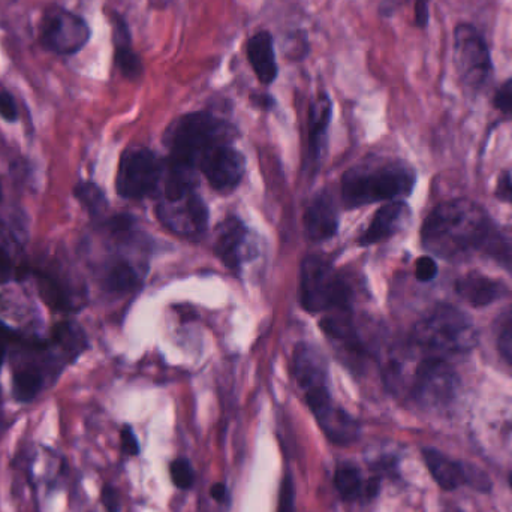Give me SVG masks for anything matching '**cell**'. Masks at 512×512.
Instances as JSON below:
<instances>
[{"label": "cell", "mask_w": 512, "mask_h": 512, "mask_svg": "<svg viewBox=\"0 0 512 512\" xmlns=\"http://www.w3.org/2000/svg\"><path fill=\"white\" fill-rule=\"evenodd\" d=\"M430 2L432 0H412L414 3V26L417 29H427L430 21Z\"/></svg>", "instance_id": "8d00e7d4"}, {"label": "cell", "mask_w": 512, "mask_h": 512, "mask_svg": "<svg viewBox=\"0 0 512 512\" xmlns=\"http://www.w3.org/2000/svg\"><path fill=\"white\" fill-rule=\"evenodd\" d=\"M508 484H510L512 490V471L510 472V477H508Z\"/></svg>", "instance_id": "f6af8a7d"}, {"label": "cell", "mask_w": 512, "mask_h": 512, "mask_svg": "<svg viewBox=\"0 0 512 512\" xmlns=\"http://www.w3.org/2000/svg\"><path fill=\"white\" fill-rule=\"evenodd\" d=\"M493 105L504 116L512 117V78L505 80L496 90Z\"/></svg>", "instance_id": "d6a6232c"}, {"label": "cell", "mask_w": 512, "mask_h": 512, "mask_svg": "<svg viewBox=\"0 0 512 512\" xmlns=\"http://www.w3.org/2000/svg\"><path fill=\"white\" fill-rule=\"evenodd\" d=\"M170 477L174 486L180 490H191L197 481V474L195 469L192 468L191 462L185 457L173 460L170 463Z\"/></svg>", "instance_id": "f1b7e54d"}, {"label": "cell", "mask_w": 512, "mask_h": 512, "mask_svg": "<svg viewBox=\"0 0 512 512\" xmlns=\"http://www.w3.org/2000/svg\"><path fill=\"white\" fill-rule=\"evenodd\" d=\"M457 295L474 307L489 306L504 295V285L483 274H466L456 282Z\"/></svg>", "instance_id": "7402d4cb"}, {"label": "cell", "mask_w": 512, "mask_h": 512, "mask_svg": "<svg viewBox=\"0 0 512 512\" xmlns=\"http://www.w3.org/2000/svg\"><path fill=\"white\" fill-rule=\"evenodd\" d=\"M351 288L336 268L318 256H309L301 265V304L307 312L351 310Z\"/></svg>", "instance_id": "52a82bcc"}, {"label": "cell", "mask_w": 512, "mask_h": 512, "mask_svg": "<svg viewBox=\"0 0 512 512\" xmlns=\"http://www.w3.org/2000/svg\"><path fill=\"white\" fill-rule=\"evenodd\" d=\"M12 333L2 321H0V369H2L3 361H5L6 352L11 345Z\"/></svg>", "instance_id": "b9f144b4"}, {"label": "cell", "mask_w": 512, "mask_h": 512, "mask_svg": "<svg viewBox=\"0 0 512 512\" xmlns=\"http://www.w3.org/2000/svg\"><path fill=\"white\" fill-rule=\"evenodd\" d=\"M498 346L502 357L512 367V312L502 319L498 334Z\"/></svg>", "instance_id": "4dcf8cb0"}, {"label": "cell", "mask_w": 512, "mask_h": 512, "mask_svg": "<svg viewBox=\"0 0 512 512\" xmlns=\"http://www.w3.org/2000/svg\"><path fill=\"white\" fill-rule=\"evenodd\" d=\"M415 180V171L403 162L358 165L343 176V201L346 206L357 209L379 201L408 197L414 189Z\"/></svg>", "instance_id": "5b68a950"}, {"label": "cell", "mask_w": 512, "mask_h": 512, "mask_svg": "<svg viewBox=\"0 0 512 512\" xmlns=\"http://www.w3.org/2000/svg\"><path fill=\"white\" fill-rule=\"evenodd\" d=\"M480 251L512 273V225L507 227L493 225Z\"/></svg>", "instance_id": "cb8c5ba5"}, {"label": "cell", "mask_w": 512, "mask_h": 512, "mask_svg": "<svg viewBox=\"0 0 512 512\" xmlns=\"http://www.w3.org/2000/svg\"><path fill=\"white\" fill-rule=\"evenodd\" d=\"M75 197L92 216L101 215L107 207L104 192L93 183H80L75 188Z\"/></svg>", "instance_id": "4316f807"}, {"label": "cell", "mask_w": 512, "mask_h": 512, "mask_svg": "<svg viewBox=\"0 0 512 512\" xmlns=\"http://www.w3.org/2000/svg\"><path fill=\"white\" fill-rule=\"evenodd\" d=\"M496 197L512 206V168L504 171L499 176L498 185H496Z\"/></svg>", "instance_id": "74e56055"}, {"label": "cell", "mask_w": 512, "mask_h": 512, "mask_svg": "<svg viewBox=\"0 0 512 512\" xmlns=\"http://www.w3.org/2000/svg\"><path fill=\"white\" fill-rule=\"evenodd\" d=\"M492 227V219L478 204L448 201L427 216L421 243L433 255L454 261L480 251Z\"/></svg>", "instance_id": "3957f363"}, {"label": "cell", "mask_w": 512, "mask_h": 512, "mask_svg": "<svg viewBox=\"0 0 512 512\" xmlns=\"http://www.w3.org/2000/svg\"><path fill=\"white\" fill-rule=\"evenodd\" d=\"M120 451L128 457L140 456V444H138L137 435L128 424L120 430Z\"/></svg>", "instance_id": "836d02e7"}, {"label": "cell", "mask_w": 512, "mask_h": 512, "mask_svg": "<svg viewBox=\"0 0 512 512\" xmlns=\"http://www.w3.org/2000/svg\"><path fill=\"white\" fill-rule=\"evenodd\" d=\"M0 116L6 122H15L18 117L17 104H15L11 93L2 86V83H0Z\"/></svg>", "instance_id": "d590c367"}, {"label": "cell", "mask_w": 512, "mask_h": 512, "mask_svg": "<svg viewBox=\"0 0 512 512\" xmlns=\"http://www.w3.org/2000/svg\"><path fill=\"white\" fill-rule=\"evenodd\" d=\"M216 254L230 270L237 271L248 256V230L239 218L225 219L218 228Z\"/></svg>", "instance_id": "ac0fdd59"}, {"label": "cell", "mask_w": 512, "mask_h": 512, "mask_svg": "<svg viewBox=\"0 0 512 512\" xmlns=\"http://www.w3.org/2000/svg\"><path fill=\"white\" fill-rule=\"evenodd\" d=\"M349 313L351 310H340L336 315L322 319L321 330L324 331L325 336L330 337L343 351H346V354L364 357L366 352H364L363 343L357 336Z\"/></svg>", "instance_id": "603a6c76"}, {"label": "cell", "mask_w": 512, "mask_h": 512, "mask_svg": "<svg viewBox=\"0 0 512 512\" xmlns=\"http://www.w3.org/2000/svg\"><path fill=\"white\" fill-rule=\"evenodd\" d=\"M176 2L177 0H147L150 8L155 9V11H167Z\"/></svg>", "instance_id": "ee69618b"}, {"label": "cell", "mask_w": 512, "mask_h": 512, "mask_svg": "<svg viewBox=\"0 0 512 512\" xmlns=\"http://www.w3.org/2000/svg\"><path fill=\"white\" fill-rule=\"evenodd\" d=\"M409 216V207L403 201H390L373 216L369 227L361 234L358 243L363 246L378 245L399 233Z\"/></svg>", "instance_id": "ffe728a7"}, {"label": "cell", "mask_w": 512, "mask_h": 512, "mask_svg": "<svg viewBox=\"0 0 512 512\" xmlns=\"http://www.w3.org/2000/svg\"><path fill=\"white\" fill-rule=\"evenodd\" d=\"M156 215L168 231L188 239L203 236L209 224V210L194 188L164 189Z\"/></svg>", "instance_id": "30bf717a"}, {"label": "cell", "mask_w": 512, "mask_h": 512, "mask_svg": "<svg viewBox=\"0 0 512 512\" xmlns=\"http://www.w3.org/2000/svg\"><path fill=\"white\" fill-rule=\"evenodd\" d=\"M438 276V264L432 256H421L415 267V277L420 282H432Z\"/></svg>", "instance_id": "e575fe53"}, {"label": "cell", "mask_w": 512, "mask_h": 512, "mask_svg": "<svg viewBox=\"0 0 512 512\" xmlns=\"http://www.w3.org/2000/svg\"><path fill=\"white\" fill-rule=\"evenodd\" d=\"M277 512H295V484L291 474H285L280 483Z\"/></svg>", "instance_id": "1f68e13d"}, {"label": "cell", "mask_w": 512, "mask_h": 512, "mask_svg": "<svg viewBox=\"0 0 512 512\" xmlns=\"http://www.w3.org/2000/svg\"><path fill=\"white\" fill-rule=\"evenodd\" d=\"M333 117V101L327 92H319L307 110V155L316 164L327 140L328 126Z\"/></svg>", "instance_id": "d6986e66"}, {"label": "cell", "mask_w": 512, "mask_h": 512, "mask_svg": "<svg viewBox=\"0 0 512 512\" xmlns=\"http://www.w3.org/2000/svg\"><path fill=\"white\" fill-rule=\"evenodd\" d=\"M303 224L307 237L313 242H324L336 236L339 218L330 195H318L310 203L304 213Z\"/></svg>", "instance_id": "44dd1931"}, {"label": "cell", "mask_w": 512, "mask_h": 512, "mask_svg": "<svg viewBox=\"0 0 512 512\" xmlns=\"http://www.w3.org/2000/svg\"><path fill=\"white\" fill-rule=\"evenodd\" d=\"M412 343L426 354L445 358L472 351L477 346L478 333L465 312L450 304H439L417 322Z\"/></svg>", "instance_id": "8992f818"}, {"label": "cell", "mask_w": 512, "mask_h": 512, "mask_svg": "<svg viewBox=\"0 0 512 512\" xmlns=\"http://www.w3.org/2000/svg\"><path fill=\"white\" fill-rule=\"evenodd\" d=\"M246 59L262 86L270 87L279 77L276 42L270 30H258L245 44Z\"/></svg>", "instance_id": "e0dca14e"}, {"label": "cell", "mask_w": 512, "mask_h": 512, "mask_svg": "<svg viewBox=\"0 0 512 512\" xmlns=\"http://www.w3.org/2000/svg\"><path fill=\"white\" fill-rule=\"evenodd\" d=\"M454 66L468 92L478 93L493 74L492 53L486 38L472 23H459L453 33Z\"/></svg>", "instance_id": "9c48e42d"}, {"label": "cell", "mask_w": 512, "mask_h": 512, "mask_svg": "<svg viewBox=\"0 0 512 512\" xmlns=\"http://www.w3.org/2000/svg\"><path fill=\"white\" fill-rule=\"evenodd\" d=\"M138 283H140V274L137 268L126 259H117L105 268L104 286L107 291H134Z\"/></svg>", "instance_id": "d4e9b609"}, {"label": "cell", "mask_w": 512, "mask_h": 512, "mask_svg": "<svg viewBox=\"0 0 512 512\" xmlns=\"http://www.w3.org/2000/svg\"><path fill=\"white\" fill-rule=\"evenodd\" d=\"M249 101L255 108L262 111H271L276 108L277 101L273 95L267 92H252L249 95Z\"/></svg>", "instance_id": "ab89813d"}, {"label": "cell", "mask_w": 512, "mask_h": 512, "mask_svg": "<svg viewBox=\"0 0 512 512\" xmlns=\"http://www.w3.org/2000/svg\"><path fill=\"white\" fill-rule=\"evenodd\" d=\"M198 170L216 191L230 192L239 186L245 176V156L233 144H225L207 153L201 159Z\"/></svg>", "instance_id": "5bb4252c"}, {"label": "cell", "mask_w": 512, "mask_h": 512, "mask_svg": "<svg viewBox=\"0 0 512 512\" xmlns=\"http://www.w3.org/2000/svg\"><path fill=\"white\" fill-rule=\"evenodd\" d=\"M292 375L303 390L307 408L331 444L348 447L360 436V426L352 415L334 403L328 388V367L312 345L301 343L292 358Z\"/></svg>", "instance_id": "7a4b0ae2"}, {"label": "cell", "mask_w": 512, "mask_h": 512, "mask_svg": "<svg viewBox=\"0 0 512 512\" xmlns=\"http://www.w3.org/2000/svg\"><path fill=\"white\" fill-rule=\"evenodd\" d=\"M460 381L447 358L424 355L415 367L409 396L426 409H444L456 400Z\"/></svg>", "instance_id": "ba28073f"}, {"label": "cell", "mask_w": 512, "mask_h": 512, "mask_svg": "<svg viewBox=\"0 0 512 512\" xmlns=\"http://www.w3.org/2000/svg\"><path fill=\"white\" fill-rule=\"evenodd\" d=\"M364 478L360 469L352 463H342L334 472V487L343 502L363 499Z\"/></svg>", "instance_id": "484cf974"}, {"label": "cell", "mask_w": 512, "mask_h": 512, "mask_svg": "<svg viewBox=\"0 0 512 512\" xmlns=\"http://www.w3.org/2000/svg\"><path fill=\"white\" fill-rule=\"evenodd\" d=\"M165 165L152 150L144 147L128 149L120 159L116 189L126 200H141L158 191Z\"/></svg>", "instance_id": "7c38bea8"}, {"label": "cell", "mask_w": 512, "mask_h": 512, "mask_svg": "<svg viewBox=\"0 0 512 512\" xmlns=\"http://www.w3.org/2000/svg\"><path fill=\"white\" fill-rule=\"evenodd\" d=\"M453 512H462V511H459V510H453Z\"/></svg>", "instance_id": "bcb514c9"}, {"label": "cell", "mask_w": 512, "mask_h": 512, "mask_svg": "<svg viewBox=\"0 0 512 512\" xmlns=\"http://www.w3.org/2000/svg\"><path fill=\"white\" fill-rule=\"evenodd\" d=\"M86 348V333L72 321L60 322L45 339L21 343L12 358L14 399L18 403L33 402Z\"/></svg>", "instance_id": "6da1fadb"}, {"label": "cell", "mask_w": 512, "mask_h": 512, "mask_svg": "<svg viewBox=\"0 0 512 512\" xmlns=\"http://www.w3.org/2000/svg\"><path fill=\"white\" fill-rule=\"evenodd\" d=\"M382 477L381 475H373L364 481L363 499L364 501H373L378 498L381 492Z\"/></svg>", "instance_id": "60d3db41"}, {"label": "cell", "mask_w": 512, "mask_h": 512, "mask_svg": "<svg viewBox=\"0 0 512 512\" xmlns=\"http://www.w3.org/2000/svg\"><path fill=\"white\" fill-rule=\"evenodd\" d=\"M39 292L48 306L57 312H74L84 303L83 289L65 271L42 270L39 273Z\"/></svg>", "instance_id": "9a60e30c"}, {"label": "cell", "mask_w": 512, "mask_h": 512, "mask_svg": "<svg viewBox=\"0 0 512 512\" xmlns=\"http://www.w3.org/2000/svg\"><path fill=\"white\" fill-rule=\"evenodd\" d=\"M101 502L105 510L108 512H119L120 510V493L116 487L104 486L101 492Z\"/></svg>", "instance_id": "f35d334b"}, {"label": "cell", "mask_w": 512, "mask_h": 512, "mask_svg": "<svg viewBox=\"0 0 512 512\" xmlns=\"http://www.w3.org/2000/svg\"><path fill=\"white\" fill-rule=\"evenodd\" d=\"M15 270V251L11 236L0 225V282L11 279Z\"/></svg>", "instance_id": "f546056e"}, {"label": "cell", "mask_w": 512, "mask_h": 512, "mask_svg": "<svg viewBox=\"0 0 512 512\" xmlns=\"http://www.w3.org/2000/svg\"><path fill=\"white\" fill-rule=\"evenodd\" d=\"M110 18L113 26L114 65L125 80L138 81L143 77L146 68L140 53L134 50V39L128 20L117 11H111Z\"/></svg>", "instance_id": "2e32d148"}, {"label": "cell", "mask_w": 512, "mask_h": 512, "mask_svg": "<svg viewBox=\"0 0 512 512\" xmlns=\"http://www.w3.org/2000/svg\"><path fill=\"white\" fill-rule=\"evenodd\" d=\"M210 496L219 504H224L228 499L227 486L224 483L213 484L212 489H210Z\"/></svg>", "instance_id": "7bdbcfd3"}, {"label": "cell", "mask_w": 512, "mask_h": 512, "mask_svg": "<svg viewBox=\"0 0 512 512\" xmlns=\"http://www.w3.org/2000/svg\"><path fill=\"white\" fill-rule=\"evenodd\" d=\"M424 463L435 483L445 492H454L460 487L469 486L477 492H492L489 477L474 466L465 465L451 459L436 448H423Z\"/></svg>", "instance_id": "4fadbf2b"}, {"label": "cell", "mask_w": 512, "mask_h": 512, "mask_svg": "<svg viewBox=\"0 0 512 512\" xmlns=\"http://www.w3.org/2000/svg\"><path fill=\"white\" fill-rule=\"evenodd\" d=\"M92 38V29L81 15L54 5L45 9L39 27L42 47L57 56L80 53Z\"/></svg>", "instance_id": "8fae6325"}, {"label": "cell", "mask_w": 512, "mask_h": 512, "mask_svg": "<svg viewBox=\"0 0 512 512\" xmlns=\"http://www.w3.org/2000/svg\"><path fill=\"white\" fill-rule=\"evenodd\" d=\"M239 131L230 120L210 111H194L177 117L165 132L170 149L165 167L180 173L197 174L201 159L213 149L233 144Z\"/></svg>", "instance_id": "277c9868"}, {"label": "cell", "mask_w": 512, "mask_h": 512, "mask_svg": "<svg viewBox=\"0 0 512 512\" xmlns=\"http://www.w3.org/2000/svg\"><path fill=\"white\" fill-rule=\"evenodd\" d=\"M310 53L309 36L304 30L289 33L283 42V56L289 62H303Z\"/></svg>", "instance_id": "83f0119b"}]
</instances>
